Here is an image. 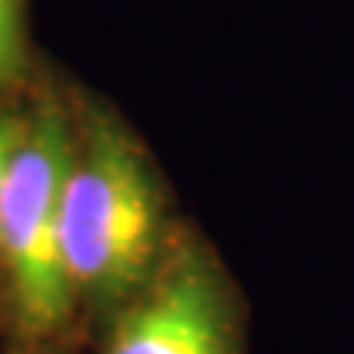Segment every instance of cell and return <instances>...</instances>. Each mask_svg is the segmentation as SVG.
<instances>
[{
	"label": "cell",
	"instance_id": "obj_1",
	"mask_svg": "<svg viewBox=\"0 0 354 354\" xmlns=\"http://www.w3.org/2000/svg\"><path fill=\"white\" fill-rule=\"evenodd\" d=\"M62 189V257L83 328H101L157 272L177 230L145 142L115 109L80 97Z\"/></svg>",
	"mask_w": 354,
	"mask_h": 354
},
{
	"label": "cell",
	"instance_id": "obj_6",
	"mask_svg": "<svg viewBox=\"0 0 354 354\" xmlns=\"http://www.w3.org/2000/svg\"><path fill=\"white\" fill-rule=\"evenodd\" d=\"M0 354H71V342H41L15 337L12 346L0 348Z\"/></svg>",
	"mask_w": 354,
	"mask_h": 354
},
{
	"label": "cell",
	"instance_id": "obj_3",
	"mask_svg": "<svg viewBox=\"0 0 354 354\" xmlns=\"http://www.w3.org/2000/svg\"><path fill=\"white\" fill-rule=\"evenodd\" d=\"M97 339V354H248V301L209 239L180 221L157 272Z\"/></svg>",
	"mask_w": 354,
	"mask_h": 354
},
{
	"label": "cell",
	"instance_id": "obj_4",
	"mask_svg": "<svg viewBox=\"0 0 354 354\" xmlns=\"http://www.w3.org/2000/svg\"><path fill=\"white\" fill-rule=\"evenodd\" d=\"M27 0H0V92L27 71Z\"/></svg>",
	"mask_w": 354,
	"mask_h": 354
},
{
	"label": "cell",
	"instance_id": "obj_2",
	"mask_svg": "<svg viewBox=\"0 0 354 354\" xmlns=\"http://www.w3.org/2000/svg\"><path fill=\"white\" fill-rule=\"evenodd\" d=\"M74 115L57 95L27 113L24 142L0 195V269L15 337L71 342L83 328L62 257V189Z\"/></svg>",
	"mask_w": 354,
	"mask_h": 354
},
{
	"label": "cell",
	"instance_id": "obj_5",
	"mask_svg": "<svg viewBox=\"0 0 354 354\" xmlns=\"http://www.w3.org/2000/svg\"><path fill=\"white\" fill-rule=\"evenodd\" d=\"M24 133H27V115L12 113V109H0V195H3L15 153L21 142H24Z\"/></svg>",
	"mask_w": 354,
	"mask_h": 354
}]
</instances>
